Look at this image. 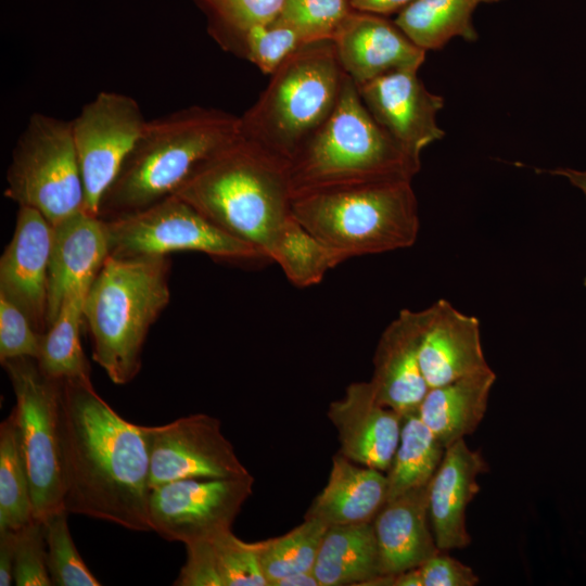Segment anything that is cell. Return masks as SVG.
<instances>
[{"label": "cell", "instance_id": "obj_1", "mask_svg": "<svg viewBox=\"0 0 586 586\" xmlns=\"http://www.w3.org/2000/svg\"><path fill=\"white\" fill-rule=\"evenodd\" d=\"M60 436L64 509L130 531H152L145 425L120 417L91 381L65 380Z\"/></svg>", "mask_w": 586, "mask_h": 586}, {"label": "cell", "instance_id": "obj_2", "mask_svg": "<svg viewBox=\"0 0 586 586\" xmlns=\"http://www.w3.org/2000/svg\"><path fill=\"white\" fill-rule=\"evenodd\" d=\"M267 258L291 213L290 164L240 135L202 162L175 193Z\"/></svg>", "mask_w": 586, "mask_h": 586}, {"label": "cell", "instance_id": "obj_3", "mask_svg": "<svg viewBox=\"0 0 586 586\" xmlns=\"http://www.w3.org/2000/svg\"><path fill=\"white\" fill-rule=\"evenodd\" d=\"M240 135V116L215 107L192 105L148 120L99 217L111 219L175 194L202 162Z\"/></svg>", "mask_w": 586, "mask_h": 586}, {"label": "cell", "instance_id": "obj_4", "mask_svg": "<svg viewBox=\"0 0 586 586\" xmlns=\"http://www.w3.org/2000/svg\"><path fill=\"white\" fill-rule=\"evenodd\" d=\"M169 269L167 256L109 255L86 294L92 358L115 384L140 371L150 327L170 300Z\"/></svg>", "mask_w": 586, "mask_h": 586}, {"label": "cell", "instance_id": "obj_5", "mask_svg": "<svg viewBox=\"0 0 586 586\" xmlns=\"http://www.w3.org/2000/svg\"><path fill=\"white\" fill-rule=\"evenodd\" d=\"M420 168L421 157L378 124L345 75L333 111L290 162L292 195L345 184L411 181Z\"/></svg>", "mask_w": 586, "mask_h": 586}, {"label": "cell", "instance_id": "obj_6", "mask_svg": "<svg viewBox=\"0 0 586 586\" xmlns=\"http://www.w3.org/2000/svg\"><path fill=\"white\" fill-rule=\"evenodd\" d=\"M292 215L343 260L412 246L419 234L411 181L328 187L292 195Z\"/></svg>", "mask_w": 586, "mask_h": 586}, {"label": "cell", "instance_id": "obj_7", "mask_svg": "<svg viewBox=\"0 0 586 586\" xmlns=\"http://www.w3.org/2000/svg\"><path fill=\"white\" fill-rule=\"evenodd\" d=\"M345 75L331 39L304 44L240 116L241 135L290 164L333 111Z\"/></svg>", "mask_w": 586, "mask_h": 586}, {"label": "cell", "instance_id": "obj_8", "mask_svg": "<svg viewBox=\"0 0 586 586\" xmlns=\"http://www.w3.org/2000/svg\"><path fill=\"white\" fill-rule=\"evenodd\" d=\"M4 195L37 209L51 226L85 211L71 120L30 115L12 150Z\"/></svg>", "mask_w": 586, "mask_h": 586}, {"label": "cell", "instance_id": "obj_9", "mask_svg": "<svg viewBox=\"0 0 586 586\" xmlns=\"http://www.w3.org/2000/svg\"><path fill=\"white\" fill-rule=\"evenodd\" d=\"M1 365L16 399L12 410L27 468L34 518L41 521L64 509L60 436L62 381L47 377L35 358H12Z\"/></svg>", "mask_w": 586, "mask_h": 586}, {"label": "cell", "instance_id": "obj_10", "mask_svg": "<svg viewBox=\"0 0 586 586\" xmlns=\"http://www.w3.org/2000/svg\"><path fill=\"white\" fill-rule=\"evenodd\" d=\"M104 220L110 255L115 257L200 252L235 263L266 259L254 245L227 233L175 194L145 208Z\"/></svg>", "mask_w": 586, "mask_h": 586}, {"label": "cell", "instance_id": "obj_11", "mask_svg": "<svg viewBox=\"0 0 586 586\" xmlns=\"http://www.w3.org/2000/svg\"><path fill=\"white\" fill-rule=\"evenodd\" d=\"M146 122L136 99L116 91H100L71 120L88 214L99 216Z\"/></svg>", "mask_w": 586, "mask_h": 586}, {"label": "cell", "instance_id": "obj_12", "mask_svg": "<svg viewBox=\"0 0 586 586\" xmlns=\"http://www.w3.org/2000/svg\"><path fill=\"white\" fill-rule=\"evenodd\" d=\"M251 474L225 479H182L153 487L149 522L164 539L186 544L230 531L253 489Z\"/></svg>", "mask_w": 586, "mask_h": 586}, {"label": "cell", "instance_id": "obj_13", "mask_svg": "<svg viewBox=\"0 0 586 586\" xmlns=\"http://www.w3.org/2000/svg\"><path fill=\"white\" fill-rule=\"evenodd\" d=\"M145 429L150 488L182 479H225L250 474L215 417L195 413Z\"/></svg>", "mask_w": 586, "mask_h": 586}, {"label": "cell", "instance_id": "obj_14", "mask_svg": "<svg viewBox=\"0 0 586 586\" xmlns=\"http://www.w3.org/2000/svg\"><path fill=\"white\" fill-rule=\"evenodd\" d=\"M418 71H396L357 86L359 95L378 124L410 153L441 140L445 132L436 122L444 98L431 92Z\"/></svg>", "mask_w": 586, "mask_h": 586}, {"label": "cell", "instance_id": "obj_15", "mask_svg": "<svg viewBox=\"0 0 586 586\" xmlns=\"http://www.w3.org/2000/svg\"><path fill=\"white\" fill-rule=\"evenodd\" d=\"M52 226L37 209L20 206L11 241L0 258V294L14 303L43 334Z\"/></svg>", "mask_w": 586, "mask_h": 586}, {"label": "cell", "instance_id": "obj_16", "mask_svg": "<svg viewBox=\"0 0 586 586\" xmlns=\"http://www.w3.org/2000/svg\"><path fill=\"white\" fill-rule=\"evenodd\" d=\"M332 41L344 73L356 86L396 71H418L425 60L426 51L394 22L355 10Z\"/></svg>", "mask_w": 586, "mask_h": 586}, {"label": "cell", "instance_id": "obj_17", "mask_svg": "<svg viewBox=\"0 0 586 586\" xmlns=\"http://www.w3.org/2000/svg\"><path fill=\"white\" fill-rule=\"evenodd\" d=\"M327 415L337 431L340 454L355 463L388 470L403 417L377 399L370 382L349 384L344 396L330 404Z\"/></svg>", "mask_w": 586, "mask_h": 586}, {"label": "cell", "instance_id": "obj_18", "mask_svg": "<svg viewBox=\"0 0 586 586\" xmlns=\"http://www.w3.org/2000/svg\"><path fill=\"white\" fill-rule=\"evenodd\" d=\"M424 309H403L382 332L369 381L377 399L402 417L416 413L429 391L419 349Z\"/></svg>", "mask_w": 586, "mask_h": 586}, {"label": "cell", "instance_id": "obj_19", "mask_svg": "<svg viewBox=\"0 0 586 586\" xmlns=\"http://www.w3.org/2000/svg\"><path fill=\"white\" fill-rule=\"evenodd\" d=\"M419 359L429 388L489 368L482 349L480 320L444 298L424 308Z\"/></svg>", "mask_w": 586, "mask_h": 586}, {"label": "cell", "instance_id": "obj_20", "mask_svg": "<svg viewBox=\"0 0 586 586\" xmlns=\"http://www.w3.org/2000/svg\"><path fill=\"white\" fill-rule=\"evenodd\" d=\"M110 255L105 220L85 211L52 226L47 329L74 290L92 283Z\"/></svg>", "mask_w": 586, "mask_h": 586}, {"label": "cell", "instance_id": "obj_21", "mask_svg": "<svg viewBox=\"0 0 586 586\" xmlns=\"http://www.w3.org/2000/svg\"><path fill=\"white\" fill-rule=\"evenodd\" d=\"M488 467L479 451L461 438L445 449L429 484V515L441 551L464 548L470 544L466 509L479 493L477 475Z\"/></svg>", "mask_w": 586, "mask_h": 586}, {"label": "cell", "instance_id": "obj_22", "mask_svg": "<svg viewBox=\"0 0 586 586\" xmlns=\"http://www.w3.org/2000/svg\"><path fill=\"white\" fill-rule=\"evenodd\" d=\"M429 484L386 501L372 521L384 575L417 568L441 551L430 523Z\"/></svg>", "mask_w": 586, "mask_h": 586}, {"label": "cell", "instance_id": "obj_23", "mask_svg": "<svg viewBox=\"0 0 586 586\" xmlns=\"http://www.w3.org/2000/svg\"><path fill=\"white\" fill-rule=\"evenodd\" d=\"M387 481L380 470L356 466L342 454L332 459L328 482L305 518L328 526L372 522L386 502Z\"/></svg>", "mask_w": 586, "mask_h": 586}, {"label": "cell", "instance_id": "obj_24", "mask_svg": "<svg viewBox=\"0 0 586 586\" xmlns=\"http://www.w3.org/2000/svg\"><path fill=\"white\" fill-rule=\"evenodd\" d=\"M496 374L484 369L450 383L429 388L418 415L447 448L473 433L484 418Z\"/></svg>", "mask_w": 586, "mask_h": 586}, {"label": "cell", "instance_id": "obj_25", "mask_svg": "<svg viewBox=\"0 0 586 586\" xmlns=\"http://www.w3.org/2000/svg\"><path fill=\"white\" fill-rule=\"evenodd\" d=\"M313 573L320 586L373 585L384 574L372 522L328 526Z\"/></svg>", "mask_w": 586, "mask_h": 586}, {"label": "cell", "instance_id": "obj_26", "mask_svg": "<svg viewBox=\"0 0 586 586\" xmlns=\"http://www.w3.org/2000/svg\"><path fill=\"white\" fill-rule=\"evenodd\" d=\"M502 0H413L394 23L424 51L443 48L455 37L477 40L472 15L483 3Z\"/></svg>", "mask_w": 586, "mask_h": 586}, {"label": "cell", "instance_id": "obj_27", "mask_svg": "<svg viewBox=\"0 0 586 586\" xmlns=\"http://www.w3.org/2000/svg\"><path fill=\"white\" fill-rule=\"evenodd\" d=\"M90 285H81L73 291L41 336L36 361L51 379L91 381L90 367L79 337L84 302Z\"/></svg>", "mask_w": 586, "mask_h": 586}, {"label": "cell", "instance_id": "obj_28", "mask_svg": "<svg viewBox=\"0 0 586 586\" xmlns=\"http://www.w3.org/2000/svg\"><path fill=\"white\" fill-rule=\"evenodd\" d=\"M267 258L278 264L297 288L320 283L329 270L344 262L292 214L272 239Z\"/></svg>", "mask_w": 586, "mask_h": 586}, {"label": "cell", "instance_id": "obj_29", "mask_svg": "<svg viewBox=\"0 0 586 586\" xmlns=\"http://www.w3.org/2000/svg\"><path fill=\"white\" fill-rule=\"evenodd\" d=\"M445 449L418 412L403 417L399 444L386 474V501L429 484Z\"/></svg>", "mask_w": 586, "mask_h": 586}, {"label": "cell", "instance_id": "obj_30", "mask_svg": "<svg viewBox=\"0 0 586 586\" xmlns=\"http://www.w3.org/2000/svg\"><path fill=\"white\" fill-rule=\"evenodd\" d=\"M33 519L28 473L12 410L0 424V532L16 531Z\"/></svg>", "mask_w": 586, "mask_h": 586}, {"label": "cell", "instance_id": "obj_31", "mask_svg": "<svg viewBox=\"0 0 586 586\" xmlns=\"http://www.w3.org/2000/svg\"><path fill=\"white\" fill-rule=\"evenodd\" d=\"M328 525L314 518L286 534L255 543L267 586L281 577L313 571Z\"/></svg>", "mask_w": 586, "mask_h": 586}, {"label": "cell", "instance_id": "obj_32", "mask_svg": "<svg viewBox=\"0 0 586 586\" xmlns=\"http://www.w3.org/2000/svg\"><path fill=\"white\" fill-rule=\"evenodd\" d=\"M206 16L207 31L225 51L251 27L278 17L283 0H191Z\"/></svg>", "mask_w": 586, "mask_h": 586}, {"label": "cell", "instance_id": "obj_33", "mask_svg": "<svg viewBox=\"0 0 586 586\" xmlns=\"http://www.w3.org/2000/svg\"><path fill=\"white\" fill-rule=\"evenodd\" d=\"M306 43L309 42L294 28L275 18L247 29L227 51L250 61L264 74L271 75L289 55Z\"/></svg>", "mask_w": 586, "mask_h": 586}, {"label": "cell", "instance_id": "obj_34", "mask_svg": "<svg viewBox=\"0 0 586 586\" xmlns=\"http://www.w3.org/2000/svg\"><path fill=\"white\" fill-rule=\"evenodd\" d=\"M67 514L68 512L62 509L41 520L52 585L99 586L101 583L86 565L71 536Z\"/></svg>", "mask_w": 586, "mask_h": 586}, {"label": "cell", "instance_id": "obj_35", "mask_svg": "<svg viewBox=\"0 0 586 586\" xmlns=\"http://www.w3.org/2000/svg\"><path fill=\"white\" fill-rule=\"evenodd\" d=\"M353 11L348 0H283L277 18L313 42L332 40Z\"/></svg>", "mask_w": 586, "mask_h": 586}, {"label": "cell", "instance_id": "obj_36", "mask_svg": "<svg viewBox=\"0 0 586 586\" xmlns=\"http://www.w3.org/2000/svg\"><path fill=\"white\" fill-rule=\"evenodd\" d=\"M221 586H267L255 543L238 538L232 531L209 539Z\"/></svg>", "mask_w": 586, "mask_h": 586}, {"label": "cell", "instance_id": "obj_37", "mask_svg": "<svg viewBox=\"0 0 586 586\" xmlns=\"http://www.w3.org/2000/svg\"><path fill=\"white\" fill-rule=\"evenodd\" d=\"M15 534L14 585L51 586L42 522L33 519Z\"/></svg>", "mask_w": 586, "mask_h": 586}, {"label": "cell", "instance_id": "obj_38", "mask_svg": "<svg viewBox=\"0 0 586 586\" xmlns=\"http://www.w3.org/2000/svg\"><path fill=\"white\" fill-rule=\"evenodd\" d=\"M41 336L27 316L0 294V361L20 357L36 359Z\"/></svg>", "mask_w": 586, "mask_h": 586}, {"label": "cell", "instance_id": "obj_39", "mask_svg": "<svg viewBox=\"0 0 586 586\" xmlns=\"http://www.w3.org/2000/svg\"><path fill=\"white\" fill-rule=\"evenodd\" d=\"M187 559L176 586H221L209 539L186 544Z\"/></svg>", "mask_w": 586, "mask_h": 586}, {"label": "cell", "instance_id": "obj_40", "mask_svg": "<svg viewBox=\"0 0 586 586\" xmlns=\"http://www.w3.org/2000/svg\"><path fill=\"white\" fill-rule=\"evenodd\" d=\"M417 568L422 586H473L479 583L471 568L442 551Z\"/></svg>", "mask_w": 586, "mask_h": 586}, {"label": "cell", "instance_id": "obj_41", "mask_svg": "<svg viewBox=\"0 0 586 586\" xmlns=\"http://www.w3.org/2000/svg\"><path fill=\"white\" fill-rule=\"evenodd\" d=\"M15 531L0 532V585L14 584Z\"/></svg>", "mask_w": 586, "mask_h": 586}, {"label": "cell", "instance_id": "obj_42", "mask_svg": "<svg viewBox=\"0 0 586 586\" xmlns=\"http://www.w3.org/2000/svg\"><path fill=\"white\" fill-rule=\"evenodd\" d=\"M353 10L377 15L399 13L413 0H348Z\"/></svg>", "mask_w": 586, "mask_h": 586}, {"label": "cell", "instance_id": "obj_43", "mask_svg": "<svg viewBox=\"0 0 586 586\" xmlns=\"http://www.w3.org/2000/svg\"><path fill=\"white\" fill-rule=\"evenodd\" d=\"M271 586H320L313 571L298 572L279 578Z\"/></svg>", "mask_w": 586, "mask_h": 586}, {"label": "cell", "instance_id": "obj_44", "mask_svg": "<svg viewBox=\"0 0 586 586\" xmlns=\"http://www.w3.org/2000/svg\"><path fill=\"white\" fill-rule=\"evenodd\" d=\"M552 175L564 177L573 187L577 188L586 201V170L560 167L549 171Z\"/></svg>", "mask_w": 586, "mask_h": 586}, {"label": "cell", "instance_id": "obj_45", "mask_svg": "<svg viewBox=\"0 0 586 586\" xmlns=\"http://www.w3.org/2000/svg\"><path fill=\"white\" fill-rule=\"evenodd\" d=\"M584 285L586 286V276H585V279H584Z\"/></svg>", "mask_w": 586, "mask_h": 586}]
</instances>
